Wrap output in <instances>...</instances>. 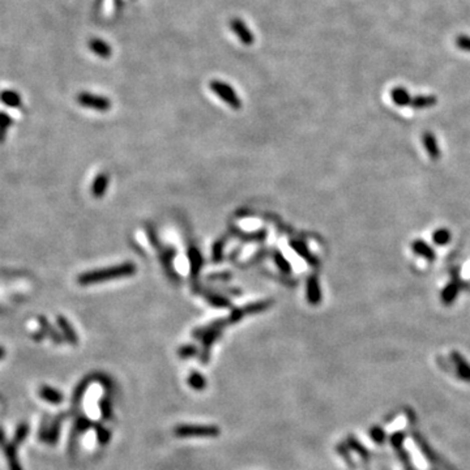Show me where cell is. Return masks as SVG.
<instances>
[{
  "instance_id": "1",
  "label": "cell",
  "mask_w": 470,
  "mask_h": 470,
  "mask_svg": "<svg viewBox=\"0 0 470 470\" xmlns=\"http://www.w3.org/2000/svg\"><path fill=\"white\" fill-rule=\"evenodd\" d=\"M135 273V265L133 264H122L118 267H110L106 269L89 272L79 277L80 285H90V284H98L101 281H106L111 278H119L124 276H131Z\"/></svg>"
},
{
  "instance_id": "2",
  "label": "cell",
  "mask_w": 470,
  "mask_h": 470,
  "mask_svg": "<svg viewBox=\"0 0 470 470\" xmlns=\"http://www.w3.org/2000/svg\"><path fill=\"white\" fill-rule=\"evenodd\" d=\"M210 88H212L213 92H214L219 98H222V100L225 101L231 109L238 110L242 107V101L239 100V97L237 96V93H235V90L232 89L231 86H228L226 83L214 80V81L210 83Z\"/></svg>"
},
{
  "instance_id": "3",
  "label": "cell",
  "mask_w": 470,
  "mask_h": 470,
  "mask_svg": "<svg viewBox=\"0 0 470 470\" xmlns=\"http://www.w3.org/2000/svg\"><path fill=\"white\" fill-rule=\"evenodd\" d=\"M77 102L88 109L98 110V111H107L111 107V102L106 97H100L90 94V93H80L77 96Z\"/></svg>"
},
{
  "instance_id": "4",
  "label": "cell",
  "mask_w": 470,
  "mask_h": 470,
  "mask_svg": "<svg viewBox=\"0 0 470 470\" xmlns=\"http://www.w3.org/2000/svg\"><path fill=\"white\" fill-rule=\"evenodd\" d=\"M230 27H231L235 36L238 37L239 40L242 41V43H245V45H247V46H250V45L254 43L255 37H254L251 30L249 29V27H247V25L241 20V19H232V20L230 21Z\"/></svg>"
},
{
  "instance_id": "5",
  "label": "cell",
  "mask_w": 470,
  "mask_h": 470,
  "mask_svg": "<svg viewBox=\"0 0 470 470\" xmlns=\"http://www.w3.org/2000/svg\"><path fill=\"white\" fill-rule=\"evenodd\" d=\"M89 47L93 53L97 54L98 57L105 58V59L111 57V54H113L111 47H110L105 41L100 40V38H92V40L89 41Z\"/></svg>"
},
{
  "instance_id": "6",
  "label": "cell",
  "mask_w": 470,
  "mask_h": 470,
  "mask_svg": "<svg viewBox=\"0 0 470 470\" xmlns=\"http://www.w3.org/2000/svg\"><path fill=\"white\" fill-rule=\"evenodd\" d=\"M423 145H424V149H426V152L430 154L431 158L435 159V161L439 159V157H440V149H439V146H437L435 136L431 132H424Z\"/></svg>"
},
{
  "instance_id": "7",
  "label": "cell",
  "mask_w": 470,
  "mask_h": 470,
  "mask_svg": "<svg viewBox=\"0 0 470 470\" xmlns=\"http://www.w3.org/2000/svg\"><path fill=\"white\" fill-rule=\"evenodd\" d=\"M307 299L311 305H318L321 299L320 285L316 277H311L307 284Z\"/></svg>"
},
{
  "instance_id": "8",
  "label": "cell",
  "mask_w": 470,
  "mask_h": 470,
  "mask_svg": "<svg viewBox=\"0 0 470 470\" xmlns=\"http://www.w3.org/2000/svg\"><path fill=\"white\" fill-rule=\"evenodd\" d=\"M413 251L414 254H417V255L422 256V258L427 259L428 262H432L435 259V251L432 250L431 246H428L427 243L423 242V241H414L413 243Z\"/></svg>"
},
{
  "instance_id": "9",
  "label": "cell",
  "mask_w": 470,
  "mask_h": 470,
  "mask_svg": "<svg viewBox=\"0 0 470 470\" xmlns=\"http://www.w3.org/2000/svg\"><path fill=\"white\" fill-rule=\"evenodd\" d=\"M0 100L2 102L8 107H12V109H17V107H20L23 105V98L20 97V94L15 90H4L2 94H0Z\"/></svg>"
},
{
  "instance_id": "10",
  "label": "cell",
  "mask_w": 470,
  "mask_h": 470,
  "mask_svg": "<svg viewBox=\"0 0 470 470\" xmlns=\"http://www.w3.org/2000/svg\"><path fill=\"white\" fill-rule=\"evenodd\" d=\"M392 101L397 106H410L411 97L405 88H394L391 92Z\"/></svg>"
},
{
  "instance_id": "11",
  "label": "cell",
  "mask_w": 470,
  "mask_h": 470,
  "mask_svg": "<svg viewBox=\"0 0 470 470\" xmlns=\"http://www.w3.org/2000/svg\"><path fill=\"white\" fill-rule=\"evenodd\" d=\"M436 103V97L434 96H418L411 98L410 106L414 109H427L432 107Z\"/></svg>"
},
{
  "instance_id": "12",
  "label": "cell",
  "mask_w": 470,
  "mask_h": 470,
  "mask_svg": "<svg viewBox=\"0 0 470 470\" xmlns=\"http://www.w3.org/2000/svg\"><path fill=\"white\" fill-rule=\"evenodd\" d=\"M457 293H458V282L452 281L447 288L443 290V294H441V299L445 305H450L453 299L457 297Z\"/></svg>"
},
{
  "instance_id": "13",
  "label": "cell",
  "mask_w": 470,
  "mask_h": 470,
  "mask_svg": "<svg viewBox=\"0 0 470 470\" xmlns=\"http://www.w3.org/2000/svg\"><path fill=\"white\" fill-rule=\"evenodd\" d=\"M107 182H109V179H107V175H100L98 178L94 180L92 185V193L97 197H101L103 193L106 192V187H107Z\"/></svg>"
},
{
  "instance_id": "14",
  "label": "cell",
  "mask_w": 470,
  "mask_h": 470,
  "mask_svg": "<svg viewBox=\"0 0 470 470\" xmlns=\"http://www.w3.org/2000/svg\"><path fill=\"white\" fill-rule=\"evenodd\" d=\"M434 242L439 246H444L450 242V232L448 231L447 228H437L436 231L432 235Z\"/></svg>"
},
{
  "instance_id": "15",
  "label": "cell",
  "mask_w": 470,
  "mask_h": 470,
  "mask_svg": "<svg viewBox=\"0 0 470 470\" xmlns=\"http://www.w3.org/2000/svg\"><path fill=\"white\" fill-rule=\"evenodd\" d=\"M12 124V119L6 113H0V141H3L6 137V132Z\"/></svg>"
},
{
  "instance_id": "16",
  "label": "cell",
  "mask_w": 470,
  "mask_h": 470,
  "mask_svg": "<svg viewBox=\"0 0 470 470\" xmlns=\"http://www.w3.org/2000/svg\"><path fill=\"white\" fill-rule=\"evenodd\" d=\"M58 323H59L60 328H62V329L64 331V333H66L67 338H68V340H71V341H72V340L75 341V340H76V337H75V332L72 331V328H71L70 323H68V321H67L64 318H62V316H59V318H58Z\"/></svg>"
},
{
  "instance_id": "17",
  "label": "cell",
  "mask_w": 470,
  "mask_h": 470,
  "mask_svg": "<svg viewBox=\"0 0 470 470\" xmlns=\"http://www.w3.org/2000/svg\"><path fill=\"white\" fill-rule=\"evenodd\" d=\"M292 246H294L295 250H297V252H298L299 255L303 256V258L307 259V260H310V263H311V264H314V263H315V259H312V256L310 255V254H308V252H307L308 250L306 249V246L303 245V243H301V242H293Z\"/></svg>"
},
{
  "instance_id": "18",
  "label": "cell",
  "mask_w": 470,
  "mask_h": 470,
  "mask_svg": "<svg viewBox=\"0 0 470 470\" xmlns=\"http://www.w3.org/2000/svg\"><path fill=\"white\" fill-rule=\"evenodd\" d=\"M456 46L461 50L470 51V37L469 36H460L456 38Z\"/></svg>"
},
{
  "instance_id": "19",
  "label": "cell",
  "mask_w": 470,
  "mask_h": 470,
  "mask_svg": "<svg viewBox=\"0 0 470 470\" xmlns=\"http://www.w3.org/2000/svg\"><path fill=\"white\" fill-rule=\"evenodd\" d=\"M41 396H42L45 400L51 401V402H57V401L59 400V398H57L58 394L54 391H51V389H47V388H42V389H41Z\"/></svg>"
},
{
  "instance_id": "20",
  "label": "cell",
  "mask_w": 470,
  "mask_h": 470,
  "mask_svg": "<svg viewBox=\"0 0 470 470\" xmlns=\"http://www.w3.org/2000/svg\"><path fill=\"white\" fill-rule=\"evenodd\" d=\"M276 260H277V264H278V267H280V268L282 269V271L284 272H289V269H290V265L288 264V263H286V260H285V258H282V256H280V255H277L276 256Z\"/></svg>"
},
{
  "instance_id": "21",
  "label": "cell",
  "mask_w": 470,
  "mask_h": 470,
  "mask_svg": "<svg viewBox=\"0 0 470 470\" xmlns=\"http://www.w3.org/2000/svg\"><path fill=\"white\" fill-rule=\"evenodd\" d=\"M4 354H6V350H4V348H2V346H0V359L4 357Z\"/></svg>"
}]
</instances>
